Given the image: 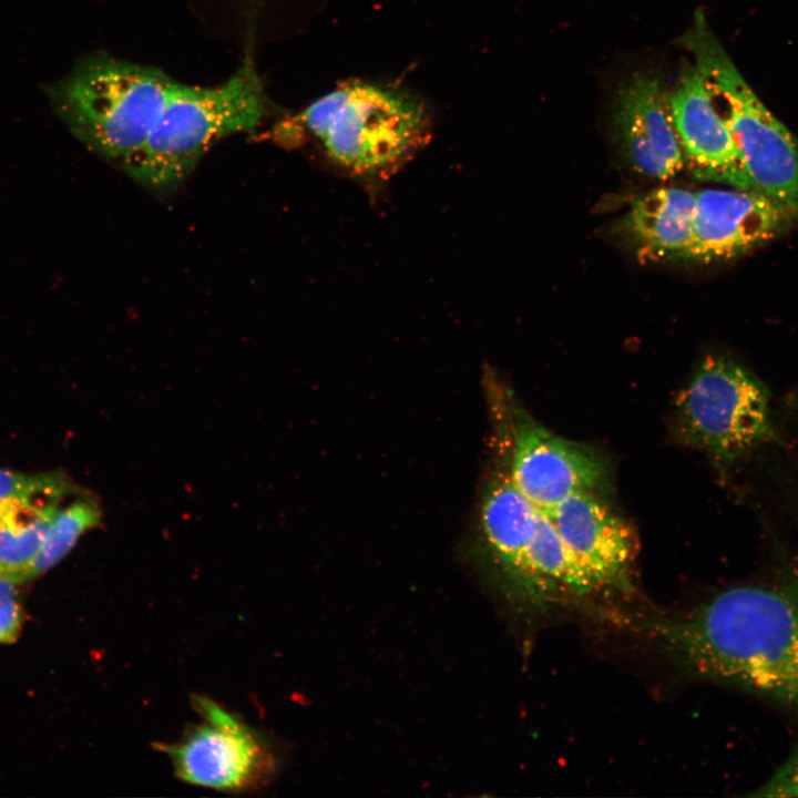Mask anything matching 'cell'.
<instances>
[{
	"label": "cell",
	"instance_id": "obj_14",
	"mask_svg": "<svg viewBox=\"0 0 798 798\" xmlns=\"http://www.w3.org/2000/svg\"><path fill=\"white\" fill-rule=\"evenodd\" d=\"M695 193L661 187L638 196L618 232L645 262L686 259L692 241Z\"/></svg>",
	"mask_w": 798,
	"mask_h": 798
},
{
	"label": "cell",
	"instance_id": "obj_18",
	"mask_svg": "<svg viewBox=\"0 0 798 798\" xmlns=\"http://www.w3.org/2000/svg\"><path fill=\"white\" fill-rule=\"evenodd\" d=\"M64 471L27 473L0 468V512L10 504L62 481Z\"/></svg>",
	"mask_w": 798,
	"mask_h": 798
},
{
	"label": "cell",
	"instance_id": "obj_2",
	"mask_svg": "<svg viewBox=\"0 0 798 798\" xmlns=\"http://www.w3.org/2000/svg\"><path fill=\"white\" fill-rule=\"evenodd\" d=\"M177 83L160 69L98 53L44 91L80 142L122 164L144 144Z\"/></svg>",
	"mask_w": 798,
	"mask_h": 798
},
{
	"label": "cell",
	"instance_id": "obj_4",
	"mask_svg": "<svg viewBox=\"0 0 798 798\" xmlns=\"http://www.w3.org/2000/svg\"><path fill=\"white\" fill-rule=\"evenodd\" d=\"M337 166L357 177L390 175L426 141L421 105L391 89L351 83L313 102L301 114Z\"/></svg>",
	"mask_w": 798,
	"mask_h": 798
},
{
	"label": "cell",
	"instance_id": "obj_19",
	"mask_svg": "<svg viewBox=\"0 0 798 798\" xmlns=\"http://www.w3.org/2000/svg\"><path fill=\"white\" fill-rule=\"evenodd\" d=\"M19 584L14 579L0 574V644L13 642L22 627L23 610Z\"/></svg>",
	"mask_w": 798,
	"mask_h": 798
},
{
	"label": "cell",
	"instance_id": "obj_16",
	"mask_svg": "<svg viewBox=\"0 0 798 798\" xmlns=\"http://www.w3.org/2000/svg\"><path fill=\"white\" fill-rule=\"evenodd\" d=\"M103 510L98 497L83 490L63 503L51 519L27 580L57 565L86 532L102 523Z\"/></svg>",
	"mask_w": 798,
	"mask_h": 798
},
{
	"label": "cell",
	"instance_id": "obj_7",
	"mask_svg": "<svg viewBox=\"0 0 798 798\" xmlns=\"http://www.w3.org/2000/svg\"><path fill=\"white\" fill-rule=\"evenodd\" d=\"M202 720L174 744L161 746L177 777L191 785L241 791L263 785L274 771L266 744L218 704L196 697Z\"/></svg>",
	"mask_w": 798,
	"mask_h": 798
},
{
	"label": "cell",
	"instance_id": "obj_8",
	"mask_svg": "<svg viewBox=\"0 0 798 798\" xmlns=\"http://www.w3.org/2000/svg\"><path fill=\"white\" fill-rule=\"evenodd\" d=\"M513 426L509 475L536 509L548 513L573 493L603 487L607 469L592 449L556 436L523 411Z\"/></svg>",
	"mask_w": 798,
	"mask_h": 798
},
{
	"label": "cell",
	"instance_id": "obj_9",
	"mask_svg": "<svg viewBox=\"0 0 798 798\" xmlns=\"http://www.w3.org/2000/svg\"><path fill=\"white\" fill-rule=\"evenodd\" d=\"M563 544L577 565L591 597L624 590L635 554L633 532L593 491H580L550 512Z\"/></svg>",
	"mask_w": 798,
	"mask_h": 798
},
{
	"label": "cell",
	"instance_id": "obj_12",
	"mask_svg": "<svg viewBox=\"0 0 798 798\" xmlns=\"http://www.w3.org/2000/svg\"><path fill=\"white\" fill-rule=\"evenodd\" d=\"M538 510L509 472L492 479L480 507V528L499 585L514 607L529 614H533L529 549Z\"/></svg>",
	"mask_w": 798,
	"mask_h": 798
},
{
	"label": "cell",
	"instance_id": "obj_20",
	"mask_svg": "<svg viewBox=\"0 0 798 798\" xmlns=\"http://www.w3.org/2000/svg\"><path fill=\"white\" fill-rule=\"evenodd\" d=\"M754 797H798V748L771 777L749 794Z\"/></svg>",
	"mask_w": 798,
	"mask_h": 798
},
{
	"label": "cell",
	"instance_id": "obj_15",
	"mask_svg": "<svg viewBox=\"0 0 798 798\" xmlns=\"http://www.w3.org/2000/svg\"><path fill=\"white\" fill-rule=\"evenodd\" d=\"M70 475L59 483L28 495L0 512V574L19 583L38 554L48 525L58 509L82 492Z\"/></svg>",
	"mask_w": 798,
	"mask_h": 798
},
{
	"label": "cell",
	"instance_id": "obj_3",
	"mask_svg": "<svg viewBox=\"0 0 798 798\" xmlns=\"http://www.w3.org/2000/svg\"><path fill=\"white\" fill-rule=\"evenodd\" d=\"M265 113L264 88L248 59L218 85L178 82L144 144L122 166L150 190H173L215 142L253 131Z\"/></svg>",
	"mask_w": 798,
	"mask_h": 798
},
{
	"label": "cell",
	"instance_id": "obj_17",
	"mask_svg": "<svg viewBox=\"0 0 798 798\" xmlns=\"http://www.w3.org/2000/svg\"><path fill=\"white\" fill-rule=\"evenodd\" d=\"M761 512L764 523L774 534L798 538V436L768 479Z\"/></svg>",
	"mask_w": 798,
	"mask_h": 798
},
{
	"label": "cell",
	"instance_id": "obj_1",
	"mask_svg": "<svg viewBox=\"0 0 798 798\" xmlns=\"http://www.w3.org/2000/svg\"><path fill=\"white\" fill-rule=\"evenodd\" d=\"M643 628L693 675L798 705L796 581L733 586Z\"/></svg>",
	"mask_w": 798,
	"mask_h": 798
},
{
	"label": "cell",
	"instance_id": "obj_13",
	"mask_svg": "<svg viewBox=\"0 0 798 798\" xmlns=\"http://www.w3.org/2000/svg\"><path fill=\"white\" fill-rule=\"evenodd\" d=\"M622 149L631 166L647 177L665 181L685 161L658 80L634 75L621 90L615 112Z\"/></svg>",
	"mask_w": 798,
	"mask_h": 798
},
{
	"label": "cell",
	"instance_id": "obj_10",
	"mask_svg": "<svg viewBox=\"0 0 798 798\" xmlns=\"http://www.w3.org/2000/svg\"><path fill=\"white\" fill-rule=\"evenodd\" d=\"M790 215L756 191L734 187L696 192L686 259L714 263L740 256L778 235Z\"/></svg>",
	"mask_w": 798,
	"mask_h": 798
},
{
	"label": "cell",
	"instance_id": "obj_5",
	"mask_svg": "<svg viewBox=\"0 0 798 798\" xmlns=\"http://www.w3.org/2000/svg\"><path fill=\"white\" fill-rule=\"evenodd\" d=\"M725 120L758 192L798 216V140L765 106L712 32L702 11L682 38Z\"/></svg>",
	"mask_w": 798,
	"mask_h": 798
},
{
	"label": "cell",
	"instance_id": "obj_6",
	"mask_svg": "<svg viewBox=\"0 0 798 798\" xmlns=\"http://www.w3.org/2000/svg\"><path fill=\"white\" fill-rule=\"evenodd\" d=\"M776 400L751 370L723 355H708L677 398L685 439L724 471L736 470L776 433Z\"/></svg>",
	"mask_w": 798,
	"mask_h": 798
},
{
	"label": "cell",
	"instance_id": "obj_11",
	"mask_svg": "<svg viewBox=\"0 0 798 798\" xmlns=\"http://www.w3.org/2000/svg\"><path fill=\"white\" fill-rule=\"evenodd\" d=\"M666 103L684 161L697 178L758 192L696 66L683 73Z\"/></svg>",
	"mask_w": 798,
	"mask_h": 798
}]
</instances>
